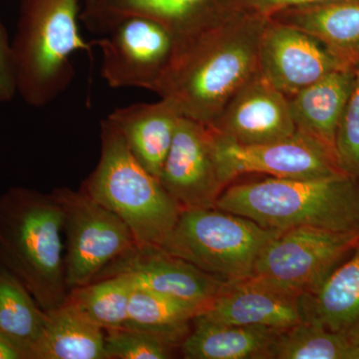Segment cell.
Returning a JSON list of instances; mask_svg holds the SVG:
<instances>
[{
	"label": "cell",
	"instance_id": "cell-23",
	"mask_svg": "<svg viewBox=\"0 0 359 359\" xmlns=\"http://www.w3.org/2000/svg\"><path fill=\"white\" fill-rule=\"evenodd\" d=\"M201 311L194 304L133 285L123 327L158 335L180 349Z\"/></svg>",
	"mask_w": 359,
	"mask_h": 359
},
{
	"label": "cell",
	"instance_id": "cell-1",
	"mask_svg": "<svg viewBox=\"0 0 359 359\" xmlns=\"http://www.w3.org/2000/svg\"><path fill=\"white\" fill-rule=\"evenodd\" d=\"M269 18L249 9L179 42L154 93L182 117L210 127L238 90L259 73V42Z\"/></svg>",
	"mask_w": 359,
	"mask_h": 359
},
{
	"label": "cell",
	"instance_id": "cell-12",
	"mask_svg": "<svg viewBox=\"0 0 359 359\" xmlns=\"http://www.w3.org/2000/svg\"><path fill=\"white\" fill-rule=\"evenodd\" d=\"M159 181L182 210L216 208L226 187L219 176L209 127L180 117Z\"/></svg>",
	"mask_w": 359,
	"mask_h": 359
},
{
	"label": "cell",
	"instance_id": "cell-32",
	"mask_svg": "<svg viewBox=\"0 0 359 359\" xmlns=\"http://www.w3.org/2000/svg\"><path fill=\"white\" fill-rule=\"evenodd\" d=\"M348 359H359V346H353L351 347Z\"/></svg>",
	"mask_w": 359,
	"mask_h": 359
},
{
	"label": "cell",
	"instance_id": "cell-15",
	"mask_svg": "<svg viewBox=\"0 0 359 359\" xmlns=\"http://www.w3.org/2000/svg\"><path fill=\"white\" fill-rule=\"evenodd\" d=\"M209 128L243 145L271 143L297 133L289 98L261 73L238 90Z\"/></svg>",
	"mask_w": 359,
	"mask_h": 359
},
{
	"label": "cell",
	"instance_id": "cell-7",
	"mask_svg": "<svg viewBox=\"0 0 359 359\" xmlns=\"http://www.w3.org/2000/svg\"><path fill=\"white\" fill-rule=\"evenodd\" d=\"M51 194L62 211L68 290L93 282L106 266L137 244L117 215L81 190L60 187Z\"/></svg>",
	"mask_w": 359,
	"mask_h": 359
},
{
	"label": "cell",
	"instance_id": "cell-26",
	"mask_svg": "<svg viewBox=\"0 0 359 359\" xmlns=\"http://www.w3.org/2000/svg\"><path fill=\"white\" fill-rule=\"evenodd\" d=\"M353 346L342 335L302 321L278 332L271 359H348Z\"/></svg>",
	"mask_w": 359,
	"mask_h": 359
},
{
	"label": "cell",
	"instance_id": "cell-9",
	"mask_svg": "<svg viewBox=\"0 0 359 359\" xmlns=\"http://www.w3.org/2000/svg\"><path fill=\"white\" fill-rule=\"evenodd\" d=\"M96 40L101 51V75L111 88L155 92L178 47L164 25L149 18H127Z\"/></svg>",
	"mask_w": 359,
	"mask_h": 359
},
{
	"label": "cell",
	"instance_id": "cell-19",
	"mask_svg": "<svg viewBox=\"0 0 359 359\" xmlns=\"http://www.w3.org/2000/svg\"><path fill=\"white\" fill-rule=\"evenodd\" d=\"M304 321L359 346V245L318 289L302 295Z\"/></svg>",
	"mask_w": 359,
	"mask_h": 359
},
{
	"label": "cell",
	"instance_id": "cell-11",
	"mask_svg": "<svg viewBox=\"0 0 359 359\" xmlns=\"http://www.w3.org/2000/svg\"><path fill=\"white\" fill-rule=\"evenodd\" d=\"M80 14L90 32L105 34L127 18H149L168 28L179 42L223 25L252 8V0H83Z\"/></svg>",
	"mask_w": 359,
	"mask_h": 359
},
{
	"label": "cell",
	"instance_id": "cell-8",
	"mask_svg": "<svg viewBox=\"0 0 359 359\" xmlns=\"http://www.w3.org/2000/svg\"><path fill=\"white\" fill-rule=\"evenodd\" d=\"M358 245L359 231L311 226L282 231L262 250L252 276L302 297L318 289Z\"/></svg>",
	"mask_w": 359,
	"mask_h": 359
},
{
	"label": "cell",
	"instance_id": "cell-27",
	"mask_svg": "<svg viewBox=\"0 0 359 359\" xmlns=\"http://www.w3.org/2000/svg\"><path fill=\"white\" fill-rule=\"evenodd\" d=\"M107 359H169L179 349L158 335L120 327L105 330Z\"/></svg>",
	"mask_w": 359,
	"mask_h": 359
},
{
	"label": "cell",
	"instance_id": "cell-4",
	"mask_svg": "<svg viewBox=\"0 0 359 359\" xmlns=\"http://www.w3.org/2000/svg\"><path fill=\"white\" fill-rule=\"evenodd\" d=\"M82 0H22L18 29L11 41L16 92L27 105L42 108L69 87L71 58L91 53L79 29Z\"/></svg>",
	"mask_w": 359,
	"mask_h": 359
},
{
	"label": "cell",
	"instance_id": "cell-21",
	"mask_svg": "<svg viewBox=\"0 0 359 359\" xmlns=\"http://www.w3.org/2000/svg\"><path fill=\"white\" fill-rule=\"evenodd\" d=\"M280 330L224 325L198 314L180 351L187 359H271Z\"/></svg>",
	"mask_w": 359,
	"mask_h": 359
},
{
	"label": "cell",
	"instance_id": "cell-6",
	"mask_svg": "<svg viewBox=\"0 0 359 359\" xmlns=\"http://www.w3.org/2000/svg\"><path fill=\"white\" fill-rule=\"evenodd\" d=\"M282 231L218 208L182 210L160 248L223 283L254 275L262 250Z\"/></svg>",
	"mask_w": 359,
	"mask_h": 359
},
{
	"label": "cell",
	"instance_id": "cell-25",
	"mask_svg": "<svg viewBox=\"0 0 359 359\" xmlns=\"http://www.w3.org/2000/svg\"><path fill=\"white\" fill-rule=\"evenodd\" d=\"M132 287L133 283L127 276H107L70 290L66 301L103 330H116L126 325Z\"/></svg>",
	"mask_w": 359,
	"mask_h": 359
},
{
	"label": "cell",
	"instance_id": "cell-2",
	"mask_svg": "<svg viewBox=\"0 0 359 359\" xmlns=\"http://www.w3.org/2000/svg\"><path fill=\"white\" fill-rule=\"evenodd\" d=\"M216 208L273 230L311 226L339 233L359 231V181L348 176L269 178L231 183Z\"/></svg>",
	"mask_w": 359,
	"mask_h": 359
},
{
	"label": "cell",
	"instance_id": "cell-20",
	"mask_svg": "<svg viewBox=\"0 0 359 359\" xmlns=\"http://www.w3.org/2000/svg\"><path fill=\"white\" fill-rule=\"evenodd\" d=\"M269 18L311 35L346 67L359 65V0L294 7Z\"/></svg>",
	"mask_w": 359,
	"mask_h": 359
},
{
	"label": "cell",
	"instance_id": "cell-3",
	"mask_svg": "<svg viewBox=\"0 0 359 359\" xmlns=\"http://www.w3.org/2000/svg\"><path fill=\"white\" fill-rule=\"evenodd\" d=\"M62 211L52 194L11 187L0 195V261L45 311L68 297Z\"/></svg>",
	"mask_w": 359,
	"mask_h": 359
},
{
	"label": "cell",
	"instance_id": "cell-24",
	"mask_svg": "<svg viewBox=\"0 0 359 359\" xmlns=\"http://www.w3.org/2000/svg\"><path fill=\"white\" fill-rule=\"evenodd\" d=\"M46 316L32 292L0 261V330L25 347L29 359Z\"/></svg>",
	"mask_w": 359,
	"mask_h": 359
},
{
	"label": "cell",
	"instance_id": "cell-16",
	"mask_svg": "<svg viewBox=\"0 0 359 359\" xmlns=\"http://www.w3.org/2000/svg\"><path fill=\"white\" fill-rule=\"evenodd\" d=\"M301 297L252 276L224 283L199 314L224 325L285 330L304 321Z\"/></svg>",
	"mask_w": 359,
	"mask_h": 359
},
{
	"label": "cell",
	"instance_id": "cell-13",
	"mask_svg": "<svg viewBox=\"0 0 359 359\" xmlns=\"http://www.w3.org/2000/svg\"><path fill=\"white\" fill-rule=\"evenodd\" d=\"M346 67L311 35L269 18L259 42V73L287 98Z\"/></svg>",
	"mask_w": 359,
	"mask_h": 359
},
{
	"label": "cell",
	"instance_id": "cell-5",
	"mask_svg": "<svg viewBox=\"0 0 359 359\" xmlns=\"http://www.w3.org/2000/svg\"><path fill=\"white\" fill-rule=\"evenodd\" d=\"M100 158L80 190L117 215L139 245H161L182 209L159 179L130 152L118 130L101 122Z\"/></svg>",
	"mask_w": 359,
	"mask_h": 359
},
{
	"label": "cell",
	"instance_id": "cell-29",
	"mask_svg": "<svg viewBox=\"0 0 359 359\" xmlns=\"http://www.w3.org/2000/svg\"><path fill=\"white\" fill-rule=\"evenodd\" d=\"M11 41L6 27L0 21V103L9 102L18 94L11 57Z\"/></svg>",
	"mask_w": 359,
	"mask_h": 359
},
{
	"label": "cell",
	"instance_id": "cell-22",
	"mask_svg": "<svg viewBox=\"0 0 359 359\" xmlns=\"http://www.w3.org/2000/svg\"><path fill=\"white\" fill-rule=\"evenodd\" d=\"M46 313L32 359H107L105 330L81 309L66 301Z\"/></svg>",
	"mask_w": 359,
	"mask_h": 359
},
{
	"label": "cell",
	"instance_id": "cell-10",
	"mask_svg": "<svg viewBox=\"0 0 359 359\" xmlns=\"http://www.w3.org/2000/svg\"><path fill=\"white\" fill-rule=\"evenodd\" d=\"M211 131L219 176L226 187L250 174L280 179H318L346 175L323 146L299 132L283 140L243 145Z\"/></svg>",
	"mask_w": 359,
	"mask_h": 359
},
{
	"label": "cell",
	"instance_id": "cell-17",
	"mask_svg": "<svg viewBox=\"0 0 359 359\" xmlns=\"http://www.w3.org/2000/svg\"><path fill=\"white\" fill-rule=\"evenodd\" d=\"M354 79L355 68H340L289 98L297 132L318 142L337 163V129Z\"/></svg>",
	"mask_w": 359,
	"mask_h": 359
},
{
	"label": "cell",
	"instance_id": "cell-30",
	"mask_svg": "<svg viewBox=\"0 0 359 359\" xmlns=\"http://www.w3.org/2000/svg\"><path fill=\"white\" fill-rule=\"evenodd\" d=\"M339 0H252V7L266 18L294 7L320 6Z\"/></svg>",
	"mask_w": 359,
	"mask_h": 359
},
{
	"label": "cell",
	"instance_id": "cell-14",
	"mask_svg": "<svg viewBox=\"0 0 359 359\" xmlns=\"http://www.w3.org/2000/svg\"><path fill=\"white\" fill-rule=\"evenodd\" d=\"M113 276H127L136 287L188 302L201 311L224 283L152 245L135 244L106 266L96 280Z\"/></svg>",
	"mask_w": 359,
	"mask_h": 359
},
{
	"label": "cell",
	"instance_id": "cell-28",
	"mask_svg": "<svg viewBox=\"0 0 359 359\" xmlns=\"http://www.w3.org/2000/svg\"><path fill=\"white\" fill-rule=\"evenodd\" d=\"M335 151L341 171L359 181V65L355 67L353 91L337 129Z\"/></svg>",
	"mask_w": 359,
	"mask_h": 359
},
{
	"label": "cell",
	"instance_id": "cell-31",
	"mask_svg": "<svg viewBox=\"0 0 359 359\" xmlns=\"http://www.w3.org/2000/svg\"><path fill=\"white\" fill-rule=\"evenodd\" d=\"M0 359H29V355L25 347L0 330Z\"/></svg>",
	"mask_w": 359,
	"mask_h": 359
},
{
	"label": "cell",
	"instance_id": "cell-18",
	"mask_svg": "<svg viewBox=\"0 0 359 359\" xmlns=\"http://www.w3.org/2000/svg\"><path fill=\"white\" fill-rule=\"evenodd\" d=\"M180 117L169 101L136 103L117 108L106 119L118 130L130 152L159 179Z\"/></svg>",
	"mask_w": 359,
	"mask_h": 359
}]
</instances>
